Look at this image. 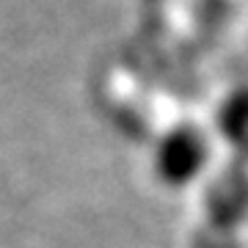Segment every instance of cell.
Instances as JSON below:
<instances>
[{
  "mask_svg": "<svg viewBox=\"0 0 248 248\" xmlns=\"http://www.w3.org/2000/svg\"><path fill=\"white\" fill-rule=\"evenodd\" d=\"M248 215V166L234 160L207 193V221L193 248H240L237 234Z\"/></svg>",
  "mask_w": 248,
  "mask_h": 248,
  "instance_id": "cell-1",
  "label": "cell"
},
{
  "mask_svg": "<svg viewBox=\"0 0 248 248\" xmlns=\"http://www.w3.org/2000/svg\"><path fill=\"white\" fill-rule=\"evenodd\" d=\"M207 163V138L193 124H179L160 138L155 152V171L171 187H182Z\"/></svg>",
  "mask_w": 248,
  "mask_h": 248,
  "instance_id": "cell-2",
  "label": "cell"
},
{
  "mask_svg": "<svg viewBox=\"0 0 248 248\" xmlns=\"http://www.w3.org/2000/svg\"><path fill=\"white\" fill-rule=\"evenodd\" d=\"M218 127L232 143H243L248 138V89H234L226 97L218 113Z\"/></svg>",
  "mask_w": 248,
  "mask_h": 248,
  "instance_id": "cell-3",
  "label": "cell"
}]
</instances>
